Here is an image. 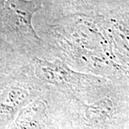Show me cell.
Masks as SVG:
<instances>
[{"label": "cell", "instance_id": "1", "mask_svg": "<svg viewBox=\"0 0 129 129\" xmlns=\"http://www.w3.org/2000/svg\"><path fill=\"white\" fill-rule=\"evenodd\" d=\"M38 9L32 2L24 0H2V10L14 27L27 31H33L31 27V18L33 13Z\"/></svg>", "mask_w": 129, "mask_h": 129}]
</instances>
